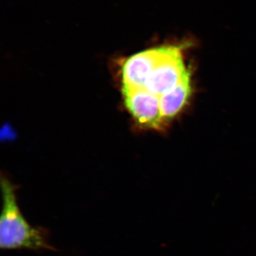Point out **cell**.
Returning a JSON list of instances; mask_svg holds the SVG:
<instances>
[{
    "label": "cell",
    "mask_w": 256,
    "mask_h": 256,
    "mask_svg": "<svg viewBox=\"0 0 256 256\" xmlns=\"http://www.w3.org/2000/svg\"><path fill=\"white\" fill-rule=\"evenodd\" d=\"M3 207L0 218V247L4 250H55L46 229L33 227L25 220L18 206L14 186L2 180Z\"/></svg>",
    "instance_id": "obj_1"
},
{
    "label": "cell",
    "mask_w": 256,
    "mask_h": 256,
    "mask_svg": "<svg viewBox=\"0 0 256 256\" xmlns=\"http://www.w3.org/2000/svg\"><path fill=\"white\" fill-rule=\"evenodd\" d=\"M126 105L133 117L142 126L160 129L164 124L160 107V96L152 94L146 88H122Z\"/></svg>",
    "instance_id": "obj_3"
},
{
    "label": "cell",
    "mask_w": 256,
    "mask_h": 256,
    "mask_svg": "<svg viewBox=\"0 0 256 256\" xmlns=\"http://www.w3.org/2000/svg\"><path fill=\"white\" fill-rule=\"evenodd\" d=\"M169 46L156 47L130 57L122 67V88H144L146 79L168 52Z\"/></svg>",
    "instance_id": "obj_4"
},
{
    "label": "cell",
    "mask_w": 256,
    "mask_h": 256,
    "mask_svg": "<svg viewBox=\"0 0 256 256\" xmlns=\"http://www.w3.org/2000/svg\"><path fill=\"white\" fill-rule=\"evenodd\" d=\"M191 75L190 72L176 86L160 96L162 114L165 121L172 119L180 112L191 95Z\"/></svg>",
    "instance_id": "obj_5"
},
{
    "label": "cell",
    "mask_w": 256,
    "mask_h": 256,
    "mask_svg": "<svg viewBox=\"0 0 256 256\" xmlns=\"http://www.w3.org/2000/svg\"><path fill=\"white\" fill-rule=\"evenodd\" d=\"M183 46L171 45L162 60L146 79L144 88L152 94L162 96L181 82L188 73L183 60Z\"/></svg>",
    "instance_id": "obj_2"
}]
</instances>
